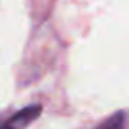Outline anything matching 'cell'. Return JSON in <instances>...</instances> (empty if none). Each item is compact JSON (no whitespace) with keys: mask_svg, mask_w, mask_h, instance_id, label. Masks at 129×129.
I'll list each match as a JSON object with an SVG mask.
<instances>
[{"mask_svg":"<svg viewBox=\"0 0 129 129\" xmlns=\"http://www.w3.org/2000/svg\"><path fill=\"white\" fill-rule=\"evenodd\" d=\"M124 124H126V118H124L123 111H119V113L113 114L111 118H108V119L101 124L100 129H124Z\"/></svg>","mask_w":129,"mask_h":129,"instance_id":"cell-2","label":"cell"},{"mask_svg":"<svg viewBox=\"0 0 129 129\" xmlns=\"http://www.w3.org/2000/svg\"><path fill=\"white\" fill-rule=\"evenodd\" d=\"M41 113H43L41 105H29V106H25L20 111H16L15 114H12L8 119L3 121V123L0 124V129H25L31 123H35Z\"/></svg>","mask_w":129,"mask_h":129,"instance_id":"cell-1","label":"cell"}]
</instances>
